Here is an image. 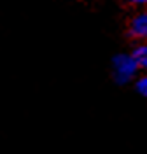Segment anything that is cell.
<instances>
[{
	"label": "cell",
	"instance_id": "cell-1",
	"mask_svg": "<svg viewBox=\"0 0 147 154\" xmlns=\"http://www.w3.org/2000/svg\"><path fill=\"white\" fill-rule=\"evenodd\" d=\"M138 72V65L133 54H118L112 60V75L119 84H126L135 79Z\"/></svg>",
	"mask_w": 147,
	"mask_h": 154
},
{
	"label": "cell",
	"instance_id": "cell-3",
	"mask_svg": "<svg viewBox=\"0 0 147 154\" xmlns=\"http://www.w3.org/2000/svg\"><path fill=\"white\" fill-rule=\"evenodd\" d=\"M131 54H133V58H135L138 68L147 70V44H140V46H137V48L133 49Z\"/></svg>",
	"mask_w": 147,
	"mask_h": 154
},
{
	"label": "cell",
	"instance_id": "cell-4",
	"mask_svg": "<svg viewBox=\"0 0 147 154\" xmlns=\"http://www.w3.org/2000/svg\"><path fill=\"white\" fill-rule=\"evenodd\" d=\"M135 86H137V91H138V93H140L142 96H145V98H147V74H145V75H142L140 79H138Z\"/></svg>",
	"mask_w": 147,
	"mask_h": 154
},
{
	"label": "cell",
	"instance_id": "cell-5",
	"mask_svg": "<svg viewBox=\"0 0 147 154\" xmlns=\"http://www.w3.org/2000/svg\"><path fill=\"white\" fill-rule=\"evenodd\" d=\"M131 4H137V5H144V4H147V0H130Z\"/></svg>",
	"mask_w": 147,
	"mask_h": 154
},
{
	"label": "cell",
	"instance_id": "cell-2",
	"mask_svg": "<svg viewBox=\"0 0 147 154\" xmlns=\"http://www.w3.org/2000/svg\"><path fill=\"white\" fill-rule=\"evenodd\" d=\"M130 35L138 40H147V12H140L131 19Z\"/></svg>",
	"mask_w": 147,
	"mask_h": 154
}]
</instances>
